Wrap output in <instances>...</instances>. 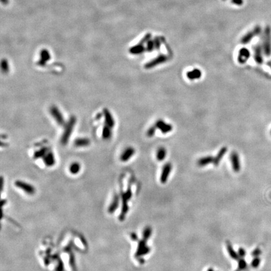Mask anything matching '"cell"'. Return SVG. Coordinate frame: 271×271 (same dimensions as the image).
<instances>
[{"instance_id":"cell-1","label":"cell","mask_w":271,"mask_h":271,"mask_svg":"<svg viewBox=\"0 0 271 271\" xmlns=\"http://www.w3.org/2000/svg\"><path fill=\"white\" fill-rule=\"evenodd\" d=\"M76 124V117L75 116H71L69 121L65 124L64 131L62 134V136H61V138L60 139L61 144L66 145L68 143Z\"/></svg>"},{"instance_id":"cell-2","label":"cell","mask_w":271,"mask_h":271,"mask_svg":"<svg viewBox=\"0 0 271 271\" xmlns=\"http://www.w3.org/2000/svg\"><path fill=\"white\" fill-rule=\"evenodd\" d=\"M262 48L264 54L269 57L271 54V28L267 26L262 35Z\"/></svg>"},{"instance_id":"cell-3","label":"cell","mask_w":271,"mask_h":271,"mask_svg":"<svg viewBox=\"0 0 271 271\" xmlns=\"http://www.w3.org/2000/svg\"><path fill=\"white\" fill-rule=\"evenodd\" d=\"M169 58L167 55L165 54H160L158 55L156 57L153 58L150 61H147V62L144 65V69H153L159 65H161L168 60Z\"/></svg>"},{"instance_id":"cell-4","label":"cell","mask_w":271,"mask_h":271,"mask_svg":"<svg viewBox=\"0 0 271 271\" xmlns=\"http://www.w3.org/2000/svg\"><path fill=\"white\" fill-rule=\"evenodd\" d=\"M262 33V28L259 25L255 26L252 30L245 34L241 39L240 42L243 45L247 44L256 36L260 35Z\"/></svg>"},{"instance_id":"cell-5","label":"cell","mask_w":271,"mask_h":271,"mask_svg":"<svg viewBox=\"0 0 271 271\" xmlns=\"http://www.w3.org/2000/svg\"><path fill=\"white\" fill-rule=\"evenodd\" d=\"M50 113L58 125L61 126L65 125V120L64 116L57 106H52L50 109Z\"/></svg>"},{"instance_id":"cell-6","label":"cell","mask_w":271,"mask_h":271,"mask_svg":"<svg viewBox=\"0 0 271 271\" xmlns=\"http://www.w3.org/2000/svg\"><path fill=\"white\" fill-rule=\"evenodd\" d=\"M154 125L157 129L159 130L163 134H168L173 130V126L163 119H158L155 122Z\"/></svg>"},{"instance_id":"cell-7","label":"cell","mask_w":271,"mask_h":271,"mask_svg":"<svg viewBox=\"0 0 271 271\" xmlns=\"http://www.w3.org/2000/svg\"><path fill=\"white\" fill-rule=\"evenodd\" d=\"M254 58L255 61V62L257 63L258 64H261L263 62V55H262V52L263 51V48H262V46L258 43L254 45Z\"/></svg>"},{"instance_id":"cell-8","label":"cell","mask_w":271,"mask_h":271,"mask_svg":"<svg viewBox=\"0 0 271 271\" xmlns=\"http://www.w3.org/2000/svg\"><path fill=\"white\" fill-rule=\"evenodd\" d=\"M250 57H251V52L249 49L247 48L243 47L241 48L239 51L237 60L239 64H244L248 61Z\"/></svg>"},{"instance_id":"cell-9","label":"cell","mask_w":271,"mask_h":271,"mask_svg":"<svg viewBox=\"0 0 271 271\" xmlns=\"http://www.w3.org/2000/svg\"><path fill=\"white\" fill-rule=\"evenodd\" d=\"M15 184L17 187L23 190L24 192H26L29 195H33L35 192V188L29 183L22 181L21 180H17Z\"/></svg>"},{"instance_id":"cell-10","label":"cell","mask_w":271,"mask_h":271,"mask_svg":"<svg viewBox=\"0 0 271 271\" xmlns=\"http://www.w3.org/2000/svg\"><path fill=\"white\" fill-rule=\"evenodd\" d=\"M230 159L233 171L238 173L240 170V162L239 154L236 151H233L230 154Z\"/></svg>"},{"instance_id":"cell-11","label":"cell","mask_w":271,"mask_h":271,"mask_svg":"<svg viewBox=\"0 0 271 271\" xmlns=\"http://www.w3.org/2000/svg\"><path fill=\"white\" fill-rule=\"evenodd\" d=\"M172 168H173V166H172V165L169 163H168L164 165L162 169L161 177H160V181L162 183H165L167 181L168 178L171 172Z\"/></svg>"},{"instance_id":"cell-12","label":"cell","mask_w":271,"mask_h":271,"mask_svg":"<svg viewBox=\"0 0 271 271\" xmlns=\"http://www.w3.org/2000/svg\"><path fill=\"white\" fill-rule=\"evenodd\" d=\"M40 60L38 61V64L40 66H44L47 61L51 59V55L47 49L43 48L40 52Z\"/></svg>"},{"instance_id":"cell-13","label":"cell","mask_w":271,"mask_h":271,"mask_svg":"<svg viewBox=\"0 0 271 271\" xmlns=\"http://www.w3.org/2000/svg\"><path fill=\"white\" fill-rule=\"evenodd\" d=\"M202 76V72L199 69H193L187 72V77L191 81L200 79Z\"/></svg>"},{"instance_id":"cell-14","label":"cell","mask_w":271,"mask_h":271,"mask_svg":"<svg viewBox=\"0 0 271 271\" xmlns=\"http://www.w3.org/2000/svg\"><path fill=\"white\" fill-rule=\"evenodd\" d=\"M135 150L132 147H128L121 155L120 159L122 162H126L135 154Z\"/></svg>"},{"instance_id":"cell-15","label":"cell","mask_w":271,"mask_h":271,"mask_svg":"<svg viewBox=\"0 0 271 271\" xmlns=\"http://www.w3.org/2000/svg\"><path fill=\"white\" fill-rule=\"evenodd\" d=\"M103 114L105 118L106 124L109 127L113 128L115 125V121L113 117L112 114L107 108H104L103 109Z\"/></svg>"},{"instance_id":"cell-16","label":"cell","mask_w":271,"mask_h":271,"mask_svg":"<svg viewBox=\"0 0 271 271\" xmlns=\"http://www.w3.org/2000/svg\"><path fill=\"white\" fill-rule=\"evenodd\" d=\"M146 50V46H144V44H142L141 43H138V44L132 46H131L129 49V52L132 55H138L143 54Z\"/></svg>"},{"instance_id":"cell-17","label":"cell","mask_w":271,"mask_h":271,"mask_svg":"<svg viewBox=\"0 0 271 271\" xmlns=\"http://www.w3.org/2000/svg\"><path fill=\"white\" fill-rule=\"evenodd\" d=\"M146 240L143 239V240H141L139 242L138 247V250H137V252H136L137 256H141L143 255H146L150 252V249L146 245Z\"/></svg>"},{"instance_id":"cell-18","label":"cell","mask_w":271,"mask_h":271,"mask_svg":"<svg viewBox=\"0 0 271 271\" xmlns=\"http://www.w3.org/2000/svg\"><path fill=\"white\" fill-rule=\"evenodd\" d=\"M43 160L44 163L47 166H53L55 163V156L54 153L49 151L43 157Z\"/></svg>"},{"instance_id":"cell-19","label":"cell","mask_w":271,"mask_h":271,"mask_svg":"<svg viewBox=\"0 0 271 271\" xmlns=\"http://www.w3.org/2000/svg\"><path fill=\"white\" fill-rule=\"evenodd\" d=\"M214 158L212 156H206L199 159L197 164L200 167H204L210 163H213Z\"/></svg>"},{"instance_id":"cell-20","label":"cell","mask_w":271,"mask_h":271,"mask_svg":"<svg viewBox=\"0 0 271 271\" xmlns=\"http://www.w3.org/2000/svg\"><path fill=\"white\" fill-rule=\"evenodd\" d=\"M227 147H222L219 150L216 157L214 158L213 164L215 166H217L219 165L220 161L223 159L224 155L227 153Z\"/></svg>"},{"instance_id":"cell-21","label":"cell","mask_w":271,"mask_h":271,"mask_svg":"<svg viewBox=\"0 0 271 271\" xmlns=\"http://www.w3.org/2000/svg\"><path fill=\"white\" fill-rule=\"evenodd\" d=\"M90 144H91L90 139L88 138H77L74 141V142H73V144H74V146L76 147H78L88 146Z\"/></svg>"},{"instance_id":"cell-22","label":"cell","mask_w":271,"mask_h":271,"mask_svg":"<svg viewBox=\"0 0 271 271\" xmlns=\"http://www.w3.org/2000/svg\"><path fill=\"white\" fill-rule=\"evenodd\" d=\"M167 151L164 147H159L157 150L156 158L159 161H162L166 158Z\"/></svg>"},{"instance_id":"cell-23","label":"cell","mask_w":271,"mask_h":271,"mask_svg":"<svg viewBox=\"0 0 271 271\" xmlns=\"http://www.w3.org/2000/svg\"><path fill=\"white\" fill-rule=\"evenodd\" d=\"M227 250H228V254H229L230 257H232L234 260H239L240 257H239L238 253L236 252L235 251L233 250L231 243L229 242H227Z\"/></svg>"},{"instance_id":"cell-24","label":"cell","mask_w":271,"mask_h":271,"mask_svg":"<svg viewBox=\"0 0 271 271\" xmlns=\"http://www.w3.org/2000/svg\"><path fill=\"white\" fill-rule=\"evenodd\" d=\"M81 166L77 162L72 163L69 166V171L72 175H76L79 173Z\"/></svg>"},{"instance_id":"cell-25","label":"cell","mask_w":271,"mask_h":271,"mask_svg":"<svg viewBox=\"0 0 271 271\" xmlns=\"http://www.w3.org/2000/svg\"><path fill=\"white\" fill-rule=\"evenodd\" d=\"M119 205V197L117 195H116L114 198V200L108 208V212L109 213H113L115 212V210L117 208Z\"/></svg>"},{"instance_id":"cell-26","label":"cell","mask_w":271,"mask_h":271,"mask_svg":"<svg viewBox=\"0 0 271 271\" xmlns=\"http://www.w3.org/2000/svg\"><path fill=\"white\" fill-rule=\"evenodd\" d=\"M48 151H49L48 147H42L41 149H40L39 150L35 152L33 157H34L35 159H38V158H43Z\"/></svg>"},{"instance_id":"cell-27","label":"cell","mask_w":271,"mask_h":271,"mask_svg":"<svg viewBox=\"0 0 271 271\" xmlns=\"http://www.w3.org/2000/svg\"><path fill=\"white\" fill-rule=\"evenodd\" d=\"M111 135H112L111 128L106 125L102 129V138L104 139H109V138H110V137H111Z\"/></svg>"},{"instance_id":"cell-28","label":"cell","mask_w":271,"mask_h":271,"mask_svg":"<svg viewBox=\"0 0 271 271\" xmlns=\"http://www.w3.org/2000/svg\"><path fill=\"white\" fill-rule=\"evenodd\" d=\"M146 50L147 52H152L154 50H156V47H155V44H154V40L150 39L148 42L146 43Z\"/></svg>"},{"instance_id":"cell-29","label":"cell","mask_w":271,"mask_h":271,"mask_svg":"<svg viewBox=\"0 0 271 271\" xmlns=\"http://www.w3.org/2000/svg\"><path fill=\"white\" fill-rule=\"evenodd\" d=\"M1 68H2V71L4 73H7V72H9V64H8V60L6 58H3L2 60V61H1Z\"/></svg>"},{"instance_id":"cell-30","label":"cell","mask_w":271,"mask_h":271,"mask_svg":"<svg viewBox=\"0 0 271 271\" xmlns=\"http://www.w3.org/2000/svg\"><path fill=\"white\" fill-rule=\"evenodd\" d=\"M153 40H154V44H155L156 50H159L161 46V43L163 42V37H159V36H156L154 38Z\"/></svg>"},{"instance_id":"cell-31","label":"cell","mask_w":271,"mask_h":271,"mask_svg":"<svg viewBox=\"0 0 271 271\" xmlns=\"http://www.w3.org/2000/svg\"><path fill=\"white\" fill-rule=\"evenodd\" d=\"M151 233H152L151 228L150 227H146L144 229V232H143V239L145 240H147V239H148L150 237Z\"/></svg>"},{"instance_id":"cell-32","label":"cell","mask_w":271,"mask_h":271,"mask_svg":"<svg viewBox=\"0 0 271 271\" xmlns=\"http://www.w3.org/2000/svg\"><path fill=\"white\" fill-rule=\"evenodd\" d=\"M156 130H157V128H156L155 125L154 124L153 126H151L148 129H147L146 134L149 138H152L154 136V134L156 132Z\"/></svg>"},{"instance_id":"cell-33","label":"cell","mask_w":271,"mask_h":271,"mask_svg":"<svg viewBox=\"0 0 271 271\" xmlns=\"http://www.w3.org/2000/svg\"><path fill=\"white\" fill-rule=\"evenodd\" d=\"M151 37H152V34L150 33H147L143 36V39L140 40L139 43L144 44V45L146 44V43L147 42H148L150 39H151Z\"/></svg>"},{"instance_id":"cell-34","label":"cell","mask_w":271,"mask_h":271,"mask_svg":"<svg viewBox=\"0 0 271 271\" xmlns=\"http://www.w3.org/2000/svg\"><path fill=\"white\" fill-rule=\"evenodd\" d=\"M247 267V264L244 259L242 258V259L239 260V270H244Z\"/></svg>"},{"instance_id":"cell-35","label":"cell","mask_w":271,"mask_h":271,"mask_svg":"<svg viewBox=\"0 0 271 271\" xmlns=\"http://www.w3.org/2000/svg\"><path fill=\"white\" fill-rule=\"evenodd\" d=\"M260 264H261V259L258 257H256L252 260V263H251V265L254 268H257L258 267V265H260Z\"/></svg>"},{"instance_id":"cell-36","label":"cell","mask_w":271,"mask_h":271,"mask_svg":"<svg viewBox=\"0 0 271 271\" xmlns=\"http://www.w3.org/2000/svg\"><path fill=\"white\" fill-rule=\"evenodd\" d=\"M230 2L236 6H242L243 4V0H231Z\"/></svg>"},{"instance_id":"cell-37","label":"cell","mask_w":271,"mask_h":271,"mask_svg":"<svg viewBox=\"0 0 271 271\" xmlns=\"http://www.w3.org/2000/svg\"><path fill=\"white\" fill-rule=\"evenodd\" d=\"M261 253H262L261 251L259 249H258V248H257V249H255L252 252V254L253 256H254V257H258V255H260Z\"/></svg>"},{"instance_id":"cell-38","label":"cell","mask_w":271,"mask_h":271,"mask_svg":"<svg viewBox=\"0 0 271 271\" xmlns=\"http://www.w3.org/2000/svg\"><path fill=\"white\" fill-rule=\"evenodd\" d=\"M238 254H239L240 257H243L245 255V254H246V252H245V251L243 248H240L239 250Z\"/></svg>"},{"instance_id":"cell-39","label":"cell","mask_w":271,"mask_h":271,"mask_svg":"<svg viewBox=\"0 0 271 271\" xmlns=\"http://www.w3.org/2000/svg\"><path fill=\"white\" fill-rule=\"evenodd\" d=\"M1 2L4 5H7L9 3V0H1Z\"/></svg>"},{"instance_id":"cell-40","label":"cell","mask_w":271,"mask_h":271,"mask_svg":"<svg viewBox=\"0 0 271 271\" xmlns=\"http://www.w3.org/2000/svg\"><path fill=\"white\" fill-rule=\"evenodd\" d=\"M131 237H132V239H133V240H137L138 239V237H137V236L136 235L135 233H132V236H131Z\"/></svg>"},{"instance_id":"cell-41","label":"cell","mask_w":271,"mask_h":271,"mask_svg":"<svg viewBox=\"0 0 271 271\" xmlns=\"http://www.w3.org/2000/svg\"><path fill=\"white\" fill-rule=\"evenodd\" d=\"M207 271H215V270L213 269H209Z\"/></svg>"},{"instance_id":"cell-42","label":"cell","mask_w":271,"mask_h":271,"mask_svg":"<svg viewBox=\"0 0 271 271\" xmlns=\"http://www.w3.org/2000/svg\"><path fill=\"white\" fill-rule=\"evenodd\" d=\"M223 1H226V0H223Z\"/></svg>"},{"instance_id":"cell-43","label":"cell","mask_w":271,"mask_h":271,"mask_svg":"<svg viewBox=\"0 0 271 271\" xmlns=\"http://www.w3.org/2000/svg\"><path fill=\"white\" fill-rule=\"evenodd\" d=\"M237 271H239V270H237Z\"/></svg>"}]
</instances>
